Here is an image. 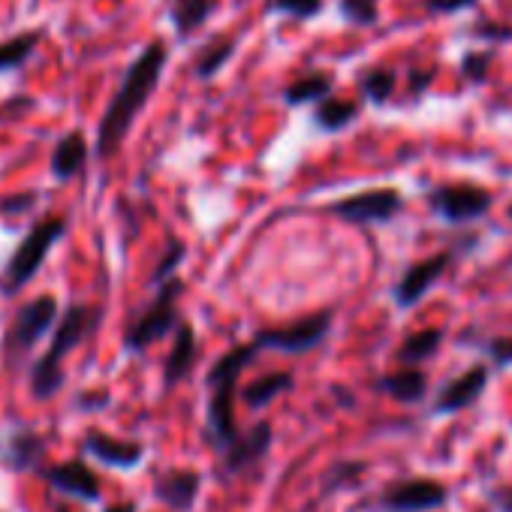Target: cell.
<instances>
[{
  "mask_svg": "<svg viewBox=\"0 0 512 512\" xmlns=\"http://www.w3.org/2000/svg\"><path fill=\"white\" fill-rule=\"evenodd\" d=\"M169 64V49L166 43H148L136 58L133 64L127 67L115 97L109 100L100 124H97V157L100 160H109L118 154V148L124 145L127 133L133 130L136 118L142 115V109L148 106V100L154 97L160 79H163V70Z\"/></svg>",
  "mask_w": 512,
  "mask_h": 512,
  "instance_id": "1",
  "label": "cell"
},
{
  "mask_svg": "<svg viewBox=\"0 0 512 512\" xmlns=\"http://www.w3.org/2000/svg\"><path fill=\"white\" fill-rule=\"evenodd\" d=\"M256 350L253 344H241V347H232L229 353H223L211 371H208V389H211V398H208V440L217 446V452H226L235 437L241 434L238 425H235V389H238V377L241 371L256 359Z\"/></svg>",
  "mask_w": 512,
  "mask_h": 512,
  "instance_id": "2",
  "label": "cell"
},
{
  "mask_svg": "<svg viewBox=\"0 0 512 512\" xmlns=\"http://www.w3.org/2000/svg\"><path fill=\"white\" fill-rule=\"evenodd\" d=\"M100 329V311L91 305H73L61 320L58 329L52 335L49 350L37 359L34 371H31V389L34 398H52L61 392L64 386V359L67 353H73L76 347H82L94 332Z\"/></svg>",
  "mask_w": 512,
  "mask_h": 512,
  "instance_id": "3",
  "label": "cell"
},
{
  "mask_svg": "<svg viewBox=\"0 0 512 512\" xmlns=\"http://www.w3.org/2000/svg\"><path fill=\"white\" fill-rule=\"evenodd\" d=\"M64 232H67V220L61 214H46L43 220L31 226V232L22 238V244L16 247V253L7 263V272H4L7 293H19L28 281H34V275L46 263L49 250L64 238Z\"/></svg>",
  "mask_w": 512,
  "mask_h": 512,
  "instance_id": "4",
  "label": "cell"
},
{
  "mask_svg": "<svg viewBox=\"0 0 512 512\" xmlns=\"http://www.w3.org/2000/svg\"><path fill=\"white\" fill-rule=\"evenodd\" d=\"M181 293H184V284H181V278H172V281H166L160 290H157V296L151 299V305L133 320V326L127 329V335H124V350L127 353H142V350H148L151 344H157L160 338H166L181 320H178V299H181Z\"/></svg>",
  "mask_w": 512,
  "mask_h": 512,
  "instance_id": "5",
  "label": "cell"
},
{
  "mask_svg": "<svg viewBox=\"0 0 512 512\" xmlns=\"http://www.w3.org/2000/svg\"><path fill=\"white\" fill-rule=\"evenodd\" d=\"M425 202L440 220H446L452 226H464V223L482 220L491 211L494 193L479 184H470V181H452V184L431 187L425 193Z\"/></svg>",
  "mask_w": 512,
  "mask_h": 512,
  "instance_id": "6",
  "label": "cell"
},
{
  "mask_svg": "<svg viewBox=\"0 0 512 512\" xmlns=\"http://www.w3.org/2000/svg\"><path fill=\"white\" fill-rule=\"evenodd\" d=\"M58 320V299L55 296H37L31 299L10 323L7 335H4V359L7 365H19L34 344L55 326Z\"/></svg>",
  "mask_w": 512,
  "mask_h": 512,
  "instance_id": "7",
  "label": "cell"
},
{
  "mask_svg": "<svg viewBox=\"0 0 512 512\" xmlns=\"http://www.w3.org/2000/svg\"><path fill=\"white\" fill-rule=\"evenodd\" d=\"M329 332H332V311H317L299 323L256 332L253 347L256 350H278L287 356H302V353L317 350L329 338Z\"/></svg>",
  "mask_w": 512,
  "mask_h": 512,
  "instance_id": "8",
  "label": "cell"
},
{
  "mask_svg": "<svg viewBox=\"0 0 512 512\" xmlns=\"http://www.w3.org/2000/svg\"><path fill=\"white\" fill-rule=\"evenodd\" d=\"M329 211L356 226H383L404 211V193L395 187H374L344 196L329 205Z\"/></svg>",
  "mask_w": 512,
  "mask_h": 512,
  "instance_id": "9",
  "label": "cell"
},
{
  "mask_svg": "<svg viewBox=\"0 0 512 512\" xmlns=\"http://www.w3.org/2000/svg\"><path fill=\"white\" fill-rule=\"evenodd\" d=\"M446 503H449V488L440 479H428V476L389 482L377 497V506L383 512H434L443 509Z\"/></svg>",
  "mask_w": 512,
  "mask_h": 512,
  "instance_id": "10",
  "label": "cell"
},
{
  "mask_svg": "<svg viewBox=\"0 0 512 512\" xmlns=\"http://www.w3.org/2000/svg\"><path fill=\"white\" fill-rule=\"evenodd\" d=\"M452 260H455V256H452L449 250H440V253H431V256H425V260L413 263V266L401 275V281L395 284V290H392L395 305H398L401 311L416 308V305L440 284V278L449 272Z\"/></svg>",
  "mask_w": 512,
  "mask_h": 512,
  "instance_id": "11",
  "label": "cell"
},
{
  "mask_svg": "<svg viewBox=\"0 0 512 512\" xmlns=\"http://www.w3.org/2000/svg\"><path fill=\"white\" fill-rule=\"evenodd\" d=\"M488 380H491V368L485 362H473L467 371H461L458 377H452L440 386V392L431 404V413L434 416H452V413L473 407L485 395Z\"/></svg>",
  "mask_w": 512,
  "mask_h": 512,
  "instance_id": "12",
  "label": "cell"
},
{
  "mask_svg": "<svg viewBox=\"0 0 512 512\" xmlns=\"http://www.w3.org/2000/svg\"><path fill=\"white\" fill-rule=\"evenodd\" d=\"M272 449V425L269 422H256L250 431L238 434L235 443L220 452V470L223 476H238L250 470L253 464H260Z\"/></svg>",
  "mask_w": 512,
  "mask_h": 512,
  "instance_id": "13",
  "label": "cell"
},
{
  "mask_svg": "<svg viewBox=\"0 0 512 512\" xmlns=\"http://www.w3.org/2000/svg\"><path fill=\"white\" fill-rule=\"evenodd\" d=\"M40 476L52 488H58V491L82 500V503H100V494H103L100 491V479H97V473L82 458H70L64 464L46 467V470H40Z\"/></svg>",
  "mask_w": 512,
  "mask_h": 512,
  "instance_id": "14",
  "label": "cell"
},
{
  "mask_svg": "<svg viewBox=\"0 0 512 512\" xmlns=\"http://www.w3.org/2000/svg\"><path fill=\"white\" fill-rule=\"evenodd\" d=\"M82 449H85L94 461H100V464H106V467H115V470H133V467H139L142 458H145V446H142V443L115 440V437H109V434H103V431H88Z\"/></svg>",
  "mask_w": 512,
  "mask_h": 512,
  "instance_id": "15",
  "label": "cell"
},
{
  "mask_svg": "<svg viewBox=\"0 0 512 512\" xmlns=\"http://www.w3.org/2000/svg\"><path fill=\"white\" fill-rule=\"evenodd\" d=\"M199 485H202V476L196 470H172V473H163L154 485V497L166 506V509H175V512H190L196 497H199Z\"/></svg>",
  "mask_w": 512,
  "mask_h": 512,
  "instance_id": "16",
  "label": "cell"
},
{
  "mask_svg": "<svg viewBox=\"0 0 512 512\" xmlns=\"http://www.w3.org/2000/svg\"><path fill=\"white\" fill-rule=\"evenodd\" d=\"M196 332L190 323H178L175 326V335H172V353L166 359V368H163V386L166 389H175L178 383H184L190 374H193V365H196Z\"/></svg>",
  "mask_w": 512,
  "mask_h": 512,
  "instance_id": "17",
  "label": "cell"
},
{
  "mask_svg": "<svg viewBox=\"0 0 512 512\" xmlns=\"http://www.w3.org/2000/svg\"><path fill=\"white\" fill-rule=\"evenodd\" d=\"M46 458V440L37 431H16L7 437L4 449H0V461L10 470H40V461Z\"/></svg>",
  "mask_w": 512,
  "mask_h": 512,
  "instance_id": "18",
  "label": "cell"
},
{
  "mask_svg": "<svg viewBox=\"0 0 512 512\" xmlns=\"http://www.w3.org/2000/svg\"><path fill=\"white\" fill-rule=\"evenodd\" d=\"M235 52H238V37H232V34H214L211 40H205L199 49H196V55H193V76L199 79V82H208V79H214L232 58H235Z\"/></svg>",
  "mask_w": 512,
  "mask_h": 512,
  "instance_id": "19",
  "label": "cell"
},
{
  "mask_svg": "<svg viewBox=\"0 0 512 512\" xmlns=\"http://www.w3.org/2000/svg\"><path fill=\"white\" fill-rule=\"evenodd\" d=\"M88 154H91V148H88V139H85L82 130L64 133V136L58 139V145H55V151H52V163H49L55 181H70V178H76V175L85 169Z\"/></svg>",
  "mask_w": 512,
  "mask_h": 512,
  "instance_id": "20",
  "label": "cell"
},
{
  "mask_svg": "<svg viewBox=\"0 0 512 512\" xmlns=\"http://www.w3.org/2000/svg\"><path fill=\"white\" fill-rule=\"evenodd\" d=\"M374 389L401 401V404H419L428 395V374L419 368H401V371L383 374L374 383Z\"/></svg>",
  "mask_w": 512,
  "mask_h": 512,
  "instance_id": "21",
  "label": "cell"
},
{
  "mask_svg": "<svg viewBox=\"0 0 512 512\" xmlns=\"http://www.w3.org/2000/svg\"><path fill=\"white\" fill-rule=\"evenodd\" d=\"M220 7V0H172L169 4V25L178 40L193 37Z\"/></svg>",
  "mask_w": 512,
  "mask_h": 512,
  "instance_id": "22",
  "label": "cell"
},
{
  "mask_svg": "<svg viewBox=\"0 0 512 512\" xmlns=\"http://www.w3.org/2000/svg\"><path fill=\"white\" fill-rule=\"evenodd\" d=\"M332 88H335V76L326 73V70H314V73H305L299 79H293L287 88H284V103L287 106H308V103H320L326 97H332Z\"/></svg>",
  "mask_w": 512,
  "mask_h": 512,
  "instance_id": "23",
  "label": "cell"
},
{
  "mask_svg": "<svg viewBox=\"0 0 512 512\" xmlns=\"http://www.w3.org/2000/svg\"><path fill=\"white\" fill-rule=\"evenodd\" d=\"M359 115H362V103L344 97H326L314 106V124L323 133H341L350 124H356Z\"/></svg>",
  "mask_w": 512,
  "mask_h": 512,
  "instance_id": "24",
  "label": "cell"
},
{
  "mask_svg": "<svg viewBox=\"0 0 512 512\" xmlns=\"http://www.w3.org/2000/svg\"><path fill=\"white\" fill-rule=\"evenodd\" d=\"M43 37H46V31L43 28H34V31H22V34H16V37L0 43V73H16V70H22L34 58V52L40 49Z\"/></svg>",
  "mask_w": 512,
  "mask_h": 512,
  "instance_id": "25",
  "label": "cell"
},
{
  "mask_svg": "<svg viewBox=\"0 0 512 512\" xmlns=\"http://www.w3.org/2000/svg\"><path fill=\"white\" fill-rule=\"evenodd\" d=\"M293 374L290 371H272V374H266V377H256L253 383H247L244 386V392H241V398H244V404L250 407V410H260V407H269L275 398H281L284 392H290L293 389Z\"/></svg>",
  "mask_w": 512,
  "mask_h": 512,
  "instance_id": "26",
  "label": "cell"
},
{
  "mask_svg": "<svg viewBox=\"0 0 512 512\" xmlns=\"http://www.w3.org/2000/svg\"><path fill=\"white\" fill-rule=\"evenodd\" d=\"M443 338H446V332H443V329H437V326H431V329H419V332H413V335H407V338H404V344L398 347L395 359H398L401 365H407V368L422 365V362H428V359L440 350Z\"/></svg>",
  "mask_w": 512,
  "mask_h": 512,
  "instance_id": "27",
  "label": "cell"
},
{
  "mask_svg": "<svg viewBox=\"0 0 512 512\" xmlns=\"http://www.w3.org/2000/svg\"><path fill=\"white\" fill-rule=\"evenodd\" d=\"M356 85H359V94L368 103L386 106L392 100L395 88H398V70H392V67H368V70L359 73Z\"/></svg>",
  "mask_w": 512,
  "mask_h": 512,
  "instance_id": "28",
  "label": "cell"
},
{
  "mask_svg": "<svg viewBox=\"0 0 512 512\" xmlns=\"http://www.w3.org/2000/svg\"><path fill=\"white\" fill-rule=\"evenodd\" d=\"M491 64H494V52L491 49H470L461 55V79L470 82V85H485L488 82V73H491Z\"/></svg>",
  "mask_w": 512,
  "mask_h": 512,
  "instance_id": "29",
  "label": "cell"
},
{
  "mask_svg": "<svg viewBox=\"0 0 512 512\" xmlns=\"http://www.w3.org/2000/svg\"><path fill=\"white\" fill-rule=\"evenodd\" d=\"M326 0H269L266 13H281L293 22H311L323 13Z\"/></svg>",
  "mask_w": 512,
  "mask_h": 512,
  "instance_id": "30",
  "label": "cell"
},
{
  "mask_svg": "<svg viewBox=\"0 0 512 512\" xmlns=\"http://www.w3.org/2000/svg\"><path fill=\"white\" fill-rule=\"evenodd\" d=\"M338 13L344 22L356 28H371L380 22V4L377 0H338Z\"/></svg>",
  "mask_w": 512,
  "mask_h": 512,
  "instance_id": "31",
  "label": "cell"
},
{
  "mask_svg": "<svg viewBox=\"0 0 512 512\" xmlns=\"http://www.w3.org/2000/svg\"><path fill=\"white\" fill-rule=\"evenodd\" d=\"M184 256H187V247L181 241H169L166 253H163V260L157 263L154 275H151V287H163L166 281L175 278V269L184 263Z\"/></svg>",
  "mask_w": 512,
  "mask_h": 512,
  "instance_id": "32",
  "label": "cell"
},
{
  "mask_svg": "<svg viewBox=\"0 0 512 512\" xmlns=\"http://www.w3.org/2000/svg\"><path fill=\"white\" fill-rule=\"evenodd\" d=\"M467 37L485 40V43H512V25L494 22V19H479L467 28Z\"/></svg>",
  "mask_w": 512,
  "mask_h": 512,
  "instance_id": "33",
  "label": "cell"
},
{
  "mask_svg": "<svg viewBox=\"0 0 512 512\" xmlns=\"http://www.w3.org/2000/svg\"><path fill=\"white\" fill-rule=\"evenodd\" d=\"M482 353L488 359L491 368L506 371L512 365V335H497V338H485L482 341Z\"/></svg>",
  "mask_w": 512,
  "mask_h": 512,
  "instance_id": "34",
  "label": "cell"
},
{
  "mask_svg": "<svg viewBox=\"0 0 512 512\" xmlns=\"http://www.w3.org/2000/svg\"><path fill=\"white\" fill-rule=\"evenodd\" d=\"M365 470H368V464H365V461H338V464L326 473V491H335V488L353 485Z\"/></svg>",
  "mask_w": 512,
  "mask_h": 512,
  "instance_id": "35",
  "label": "cell"
},
{
  "mask_svg": "<svg viewBox=\"0 0 512 512\" xmlns=\"http://www.w3.org/2000/svg\"><path fill=\"white\" fill-rule=\"evenodd\" d=\"M422 7L431 16H455V13L479 7V0H422Z\"/></svg>",
  "mask_w": 512,
  "mask_h": 512,
  "instance_id": "36",
  "label": "cell"
},
{
  "mask_svg": "<svg viewBox=\"0 0 512 512\" xmlns=\"http://www.w3.org/2000/svg\"><path fill=\"white\" fill-rule=\"evenodd\" d=\"M488 503H491L497 512H512V485H506V488H491V491H488Z\"/></svg>",
  "mask_w": 512,
  "mask_h": 512,
  "instance_id": "37",
  "label": "cell"
},
{
  "mask_svg": "<svg viewBox=\"0 0 512 512\" xmlns=\"http://www.w3.org/2000/svg\"><path fill=\"white\" fill-rule=\"evenodd\" d=\"M34 193H16L13 199H4V202H0V208H4L7 214H19V211H28L31 205H34Z\"/></svg>",
  "mask_w": 512,
  "mask_h": 512,
  "instance_id": "38",
  "label": "cell"
},
{
  "mask_svg": "<svg viewBox=\"0 0 512 512\" xmlns=\"http://www.w3.org/2000/svg\"><path fill=\"white\" fill-rule=\"evenodd\" d=\"M434 82V70H410V91L419 97L422 91H428V85Z\"/></svg>",
  "mask_w": 512,
  "mask_h": 512,
  "instance_id": "39",
  "label": "cell"
},
{
  "mask_svg": "<svg viewBox=\"0 0 512 512\" xmlns=\"http://www.w3.org/2000/svg\"><path fill=\"white\" fill-rule=\"evenodd\" d=\"M79 407H103V404H109V392H91V395H82L79 401H76Z\"/></svg>",
  "mask_w": 512,
  "mask_h": 512,
  "instance_id": "40",
  "label": "cell"
},
{
  "mask_svg": "<svg viewBox=\"0 0 512 512\" xmlns=\"http://www.w3.org/2000/svg\"><path fill=\"white\" fill-rule=\"evenodd\" d=\"M332 395H335V401H338V404H344V407H353V404H356V401H353V395H347V392H344V386H332Z\"/></svg>",
  "mask_w": 512,
  "mask_h": 512,
  "instance_id": "41",
  "label": "cell"
},
{
  "mask_svg": "<svg viewBox=\"0 0 512 512\" xmlns=\"http://www.w3.org/2000/svg\"><path fill=\"white\" fill-rule=\"evenodd\" d=\"M103 512H136V503H133V500H127V503H112V506L103 509Z\"/></svg>",
  "mask_w": 512,
  "mask_h": 512,
  "instance_id": "42",
  "label": "cell"
},
{
  "mask_svg": "<svg viewBox=\"0 0 512 512\" xmlns=\"http://www.w3.org/2000/svg\"><path fill=\"white\" fill-rule=\"evenodd\" d=\"M55 512H70V509H67V506L61 503V506H55Z\"/></svg>",
  "mask_w": 512,
  "mask_h": 512,
  "instance_id": "43",
  "label": "cell"
},
{
  "mask_svg": "<svg viewBox=\"0 0 512 512\" xmlns=\"http://www.w3.org/2000/svg\"><path fill=\"white\" fill-rule=\"evenodd\" d=\"M506 217L512 220V202H509V208H506Z\"/></svg>",
  "mask_w": 512,
  "mask_h": 512,
  "instance_id": "44",
  "label": "cell"
}]
</instances>
